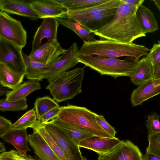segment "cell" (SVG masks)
Wrapping results in <instances>:
<instances>
[{
    "label": "cell",
    "mask_w": 160,
    "mask_h": 160,
    "mask_svg": "<svg viewBox=\"0 0 160 160\" xmlns=\"http://www.w3.org/2000/svg\"><path fill=\"white\" fill-rule=\"evenodd\" d=\"M148 140L146 152L160 156V132L148 135Z\"/></svg>",
    "instance_id": "obj_33"
},
{
    "label": "cell",
    "mask_w": 160,
    "mask_h": 160,
    "mask_svg": "<svg viewBox=\"0 0 160 160\" xmlns=\"http://www.w3.org/2000/svg\"><path fill=\"white\" fill-rule=\"evenodd\" d=\"M66 50L62 48L57 39L48 40L31 51L29 55L33 60L47 65H52Z\"/></svg>",
    "instance_id": "obj_11"
},
{
    "label": "cell",
    "mask_w": 160,
    "mask_h": 160,
    "mask_svg": "<svg viewBox=\"0 0 160 160\" xmlns=\"http://www.w3.org/2000/svg\"><path fill=\"white\" fill-rule=\"evenodd\" d=\"M39 81L29 80L21 84L8 93L6 99L8 101H17L26 98L33 91L39 90L41 87Z\"/></svg>",
    "instance_id": "obj_24"
},
{
    "label": "cell",
    "mask_w": 160,
    "mask_h": 160,
    "mask_svg": "<svg viewBox=\"0 0 160 160\" xmlns=\"http://www.w3.org/2000/svg\"><path fill=\"white\" fill-rule=\"evenodd\" d=\"M6 87L2 86L1 85L0 86V96H4L6 95V96L8 93L10 91L8 89L6 88Z\"/></svg>",
    "instance_id": "obj_43"
},
{
    "label": "cell",
    "mask_w": 160,
    "mask_h": 160,
    "mask_svg": "<svg viewBox=\"0 0 160 160\" xmlns=\"http://www.w3.org/2000/svg\"><path fill=\"white\" fill-rule=\"evenodd\" d=\"M6 150L4 144L2 142H0V152H5Z\"/></svg>",
    "instance_id": "obj_44"
},
{
    "label": "cell",
    "mask_w": 160,
    "mask_h": 160,
    "mask_svg": "<svg viewBox=\"0 0 160 160\" xmlns=\"http://www.w3.org/2000/svg\"><path fill=\"white\" fill-rule=\"evenodd\" d=\"M79 62L97 71L102 75H108L116 78L129 77L135 69L139 60L136 58L127 57L123 60L117 58L97 56L78 54Z\"/></svg>",
    "instance_id": "obj_3"
},
{
    "label": "cell",
    "mask_w": 160,
    "mask_h": 160,
    "mask_svg": "<svg viewBox=\"0 0 160 160\" xmlns=\"http://www.w3.org/2000/svg\"><path fill=\"white\" fill-rule=\"evenodd\" d=\"M60 111V107L55 108L44 115L39 121L41 123H45L52 120L58 117Z\"/></svg>",
    "instance_id": "obj_39"
},
{
    "label": "cell",
    "mask_w": 160,
    "mask_h": 160,
    "mask_svg": "<svg viewBox=\"0 0 160 160\" xmlns=\"http://www.w3.org/2000/svg\"><path fill=\"white\" fill-rule=\"evenodd\" d=\"M31 5L40 18H66L68 10L53 0L33 1L31 2Z\"/></svg>",
    "instance_id": "obj_12"
},
{
    "label": "cell",
    "mask_w": 160,
    "mask_h": 160,
    "mask_svg": "<svg viewBox=\"0 0 160 160\" xmlns=\"http://www.w3.org/2000/svg\"><path fill=\"white\" fill-rule=\"evenodd\" d=\"M108 0H65L62 5L68 11L82 10L100 4Z\"/></svg>",
    "instance_id": "obj_31"
},
{
    "label": "cell",
    "mask_w": 160,
    "mask_h": 160,
    "mask_svg": "<svg viewBox=\"0 0 160 160\" xmlns=\"http://www.w3.org/2000/svg\"><path fill=\"white\" fill-rule=\"evenodd\" d=\"M122 1L137 8L142 4L144 1V0H122Z\"/></svg>",
    "instance_id": "obj_40"
},
{
    "label": "cell",
    "mask_w": 160,
    "mask_h": 160,
    "mask_svg": "<svg viewBox=\"0 0 160 160\" xmlns=\"http://www.w3.org/2000/svg\"><path fill=\"white\" fill-rule=\"evenodd\" d=\"M58 116L60 119L84 129L94 135L101 137L113 138L103 129L96 120L97 114L86 108L72 105L60 107Z\"/></svg>",
    "instance_id": "obj_5"
},
{
    "label": "cell",
    "mask_w": 160,
    "mask_h": 160,
    "mask_svg": "<svg viewBox=\"0 0 160 160\" xmlns=\"http://www.w3.org/2000/svg\"><path fill=\"white\" fill-rule=\"evenodd\" d=\"M50 135L64 151L69 160H83L80 147L60 129L49 122L41 123Z\"/></svg>",
    "instance_id": "obj_9"
},
{
    "label": "cell",
    "mask_w": 160,
    "mask_h": 160,
    "mask_svg": "<svg viewBox=\"0 0 160 160\" xmlns=\"http://www.w3.org/2000/svg\"><path fill=\"white\" fill-rule=\"evenodd\" d=\"M118 8L104 10L78 22L92 32L110 21L115 15Z\"/></svg>",
    "instance_id": "obj_21"
},
{
    "label": "cell",
    "mask_w": 160,
    "mask_h": 160,
    "mask_svg": "<svg viewBox=\"0 0 160 160\" xmlns=\"http://www.w3.org/2000/svg\"><path fill=\"white\" fill-rule=\"evenodd\" d=\"M143 155L131 141L122 140L109 152L98 154L97 160H142Z\"/></svg>",
    "instance_id": "obj_10"
},
{
    "label": "cell",
    "mask_w": 160,
    "mask_h": 160,
    "mask_svg": "<svg viewBox=\"0 0 160 160\" xmlns=\"http://www.w3.org/2000/svg\"><path fill=\"white\" fill-rule=\"evenodd\" d=\"M153 45L149 52L145 57L148 59L153 66L160 61V41Z\"/></svg>",
    "instance_id": "obj_36"
},
{
    "label": "cell",
    "mask_w": 160,
    "mask_h": 160,
    "mask_svg": "<svg viewBox=\"0 0 160 160\" xmlns=\"http://www.w3.org/2000/svg\"><path fill=\"white\" fill-rule=\"evenodd\" d=\"M142 160H160V156L146 152L143 155Z\"/></svg>",
    "instance_id": "obj_42"
},
{
    "label": "cell",
    "mask_w": 160,
    "mask_h": 160,
    "mask_svg": "<svg viewBox=\"0 0 160 160\" xmlns=\"http://www.w3.org/2000/svg\"><path fill=\"white\" fill-rule=\"evenodd\" d=\"M28 135V142L41 160H61L35 130ZM83 160H87L86 158Z\"/></svg>",
    "instance_id": "obj_18"
},
{
    "label": "cell",
    "mask_w": 160,
    "mask_h": 160,
    "mask_svg": "<svg viewBox=\"0 0 160 160\" xmlns=\"http://www.w3.org/2000/svg\"><path fill=\"white\" fill-rule=\"evenodd\" d=\"M153 65L145 57L139 61L133 72L129 77L132 83L139 86L153 78Z\"/></svg>",
    "instance_id": "obj_22"
},
{
    "label": "cell",
    "mask_w": 160,
    "mask_h": 160,
    "mask_svg": "<svg viewBox=\"0 0 160 160\" xmlns=\"http://www.w3.org/2000/svg\"><path fill=\"white\" fill-rule=\"evenodd\" d=\"M148 51L144 46L133 42L123 43L100 39L91 42L84 41L78 54L114 58L127 56L139 60L142 56L146 55Z\"/></svg>",
    "instance_id": "obj_2"
},
{
    "label": "cell",
    "mask_w": 160,
    "mask_h": 160,
    "mask_svg": "<svg viewBox=\"0 0 160 160\" xmlns=\"http://www.w3.org/2000/svg\"><path fill=\"white\" fill-rule=\"evenodd\" d=\"M55 18L59 24L73 31L83 42H91L96 40L94 33L78 22L70 20L67 18L58 17Z\"/></svg>",
    "instance_id": "obj_27"
},
{
    "label": "cell",
    "mask_w": 160,
    "mask_h": 160,
    "mask_svg": "<svg viewBox=\"0 0 160 160\" xmlns=\"http://www.w3.org/2000/svg\"><path fill=\"white\" fill-rule=\"evenodd\" d=\"M0 11L26 17L32 20L39 17L32 8L31 2L20 0H0Z\"/></svg>",
    "instance_id": "obj_15"
},
{
    "label": "cell",
    "mask_w": 160,
    "mask_h": 160,
    "mask_svg": "<svg viewBox=\"0 0 160 160\" xmlns=\"http://www.w3.org/2000/svg\"><path fill=\"white\" fill-rule=\"evenodd\" d=\"M59 24L54 18L43 19L41 25L35 33L32 44L31 51L38 48L44 38L48 40L57 39L58 28Z\"/></svg>",
    "instance_id": "obj_16"
},
{
    "label": "cell",
    "mask_w": 160,
    "mask_h": 160,
    "mask_svg": "<svg viewBox=\"0 0 160 160\" xmlns=\"http://www.w3.org/2000/svg\"><path fill=\"white\" fill-rule=\"evenodd\" d=\"M160 115L156 112L149 115L146 120V126L148 135L160 132Z\"/></svg>",
    "instance_id": "obj_34"
},
{
    "label": "cell",
    "mask_w": 160,
    "mask_h": 160,
    "mask_svg": "<svg viewBox=\"0 0 160 160\" xmlns=\"http://www.w3.org/2000/svg\"><path fill=\"white\" fill-rule=\"evenodd\" d=\"M49 122L60 129L78 146L83 140L94 135L85 129L63 122L58 117Z\"/></svg>",
    "instance_id": "obj_19"
},
{
    "label": "cell",
    "mask_w": 160,
    "mask_h": 160,
    "mask_svg": "<svg viewBox=\"0 0 160 160\" xmlns=\"http://www.w3.org/2000/svg\"><path fill=\"white\" fill-rule=\"evenodd\" d=\"M153 1L158 8L160 12V0H154Z\"/></svg>",
    "instance_id": "obj_45"
},
{
    "label": "cell",
    "mask_w": 160,
    "mask_h": 160,
    "mask_svg": "<svg viewBox=\"0 0 160 160\" xmlns=\"http://www.w3.org/2000/svg\"><path fill=\"white\" fill-rule=\"evenodd\" d=\"M28 107L26 98L17 101H8L6 99L0 100V111L2 112L25 110Z\"/></svg>",
    "instance_id": "obj_32"
},
{
    "label": "cell",
    "mask_w": 160,
    "mask_h": 160,
    "mask_svg": "<svg viewBox=\"0 0 160 160\" xmlns=\"http://www.w3.org/2000/svg\"><path fill=\"white\" fill-rule=\"evenodd\" d=\"M153 76L155 79L160 78V61L153 66Z\"/></svg>",
    "instance_id": "obj_41"
},
{
    "label": "cell",
    "mask_w": 160,
    "mask_h": 160,
    "mask_svg": "<svg viewBox=\"0 0 160 160\" xmlns=\"http://www.w3.org/2000/svg\"><path fill=\"white\" fill-rule=\"evenodd\" d=\"M0 160H41L30 155L23 156L17 151L12 150L2 152L0 155Z\"/></svg>",
    "instance_id": "obj_35"
},
{
    "label": "cell",
    "mask_w": 160,
    "mask_h": 160,
    "mask_svg": "<svg viewBox=\"0 0 160 160\" xmlns=\"http://www.w3.org/2000/svg\"><path fill=\"white\" fill-rule=\"evenodd\" d=\"M78 51L77 44L73 42L65 53L46 70L44 77L48 82H51L79 62L77 58Z\"/></svg>",
    "instance_id": "obj_8"
},
{
    "label": "cell",
    "mask_w": 160,
    "mask_h": 160,
    "mask_svg": "<svg viewBox=\"0 0 160 160\" xmlns=\"http://www.w3.org/2000/svg\"><path fill=\"white\" fill-rule=\"evenodd\" d=\"M160 94V78H152L133 90L130 100L132 106L141 105L144 101Z\"/></svg>",
    "instance_id": "obj_13"
},
{
    "label": "cell",
    "mask_w": 160,
    "mask_h": 160,
    "mask_svg": "<svg viewBox=\"0 0 160 160\" xmlns=\"http://www.w3.org/2000/svg\"><path fill=\"white\" fill-rule=\"evenodd\" d=\"M120 2V0H108L105 2L85 9L76 11L68 10L66 18L70 20L78 22L92 16L101 11L118 8Z\"/></svg>",
    "instance_id": "obj_17"
},
{
    "label": "cell",
    "mask_w": 160,
    "mask_h": 160,
    "mask_svg": "<svg viewBox=\"0 0 160 160\" xmlns=\"http://www.w3.org/2000/svg\"><path fill=\"white\" fill-rule=\"evenodd\" d=\"M122 141L115 137L107 138L93 135L82 141L78 146L94 151L98 154H103L110 151Z\"/></svg>",
    "instance_id": "obj_14"
},
{
    "label": "cell",
    "mask_w": 160,
    "mask_h": 160,
    "mask_svg": "<svg viewBox=\"0 0 160 160\" xmlns=\"http://www.w3.org/2000/svg\"><path fill=\"white\" fill-rule=\"evenodd\" d=\"M136 15L138 21L146 34L159 29L153 12L142 4L137 9Z\"/></svg>",
    "instance_id": "obj_25"
},
{
    "label": "cell",
    "mask_w": 160,
    "mask_h": 160,
    "mask_svg": "<svg viewBox=\"0 0 160 160\" xmlns=\"http://www.w3.org/2000/svg\"><path fill=\"white\" fill-rule=\"evenodd\" d=\"M22 48L0 37V62L15 72L25 75L26 66Z\"/></svg>",
    "instance_id": "obj_7"
},
{
    "label": "cell",
    "mask_w": 160,
    "mask_h": 160,
    "mask_svg": "<svg viewBox=\"0 0 160 160\" xmlns=\"http://www.w3.org/2000/svg\"><path fill=\"white\" fill-rule=\"evenodd\" d=\"M84 68L78 67L66 71L50 82L46 87L57 102L72 99L82 92Z\"/></svg>",
    "instance_id": "obj_4"
},
{
    "label": "cell",
    "mask_w": 160,
    "mask_h": 160,
    "mask_svg": "<svg viewBox=\"0 0 160 160\" xmlns=\"http://www.w3.org/2000/svg\"><path fill=\"white\" fill-rule=\"evenodd\" d=\"M13 124L2 116H0V136L1 138L11 129Z\"/></svg>",
    "instance_id": "obj_38"
},
{
    "label": "cell",
    "mask_w": 160,
    "mask_h": 160,
    "mask_svg": "<svg viewBox=\"0 0 160 160\" xmlns=\"http://www.w3.org/2000/svg\"><path fill=\"white\" fill-rule=\"evenodd\" d=\"M138 8L120 0L113 18L92 32L100 39L126 43H132L137 38L146 36L136 17Z\"/></svg>",
    "instance_id": "obj_1"
},
{
    "label": "cell",
    "mask_w": 160,
    "mask_h": 160,
    "mask_svg": "<svg viewBox=\"0 0 160 160\" xmlns=\"http://www.w3.org/2000/svg\"><path fill=\"white\" fill-rule=\"evenodd\" d=\"M0 37L22 48L27 42V33L20 21L0 11Z\"/></svg>",
    "instance_id": "obj_6"
},
{
    "label": "cell",
    "mask_w": 160,
    "mask_h": 160,
    "mask_svg": "<svg viewBox=\"0 0 160 160\" xmlns=\"http://www.w3.org/2000/svg\"><path fill=\"white\" fill-rule=\"evenodd\" d=\"M26 66L25 76L29 80L42 81L44 78L46 70L51 65H47L35 60L22 52Z\"/></svg>",
    "instance_id": "obj_23"
},
{
    "label": "cell",
    "mask_w": 160,
    "mask_h": 160,
    "mask_svg": "<svg viewBox=\"0 0 160 160\" xmlns=\"http://www.w3.org/2000/svg\"><path fill=\"white\" fill-rule=\"evenodd\" d=\"M24 76L13 71L3 63L0 62L1 85L13 89L21 84Z\"/></svg>",
    "instance_id": "obj_26"
},
{
    "label": "cell",
    "mask_w": 160,
    "mask_h": 160,
    "mask_svg": "<svg viewBox=\"0 0 160 160\" xmlns=\"http://www.w3.org/2000/svg\"><path fill=\"white\" fill-rule=\"evenodd\" d=\"M4 141L12 144L21 154L27 156L31 150L28 144L29 137L27 129H11L1 138Z\"/></svg>",
    "instance_id": "obj_20"
},
{
    "label": "cell",
    "mask_w": 160,
    "mask_h": 160,
    "mask_svg": "<svg viewBox=\"0 0 160 160\" xmlns=\"http://www.w3.org/2000/svg\"><path fill=\"white\" fill-rule=\"evenodd\" d=\"M96 120L98 124L103 129L112 136L115 137L116 132L114 128L107 122L102 115L97 114Z\"/></svg>",
    "instance_id": "obj_37"
},
{
    "label": "cell",
    "mask_w": 160,
    "mask_h": 160,
    "mask_svg": "<svg viewBox=\"0 0 160 160\" xmlns=\"http://www.w3.org/2000/svg\"><path fill=\"white\" fill-rule=\"evenodd\" d=\"M42 137L48 145L61 160H69L65 152L50 135L41 123L33 129Z\"/></svg>",
    "instance_id": "obj_28"
},
{
    "label": "cell",
    "mask_w": 160,
    "mask_h": 160,
    "mask_svg": "<svg viewBox=\"0 0 160 160\" xmlns=\"http://www.w3.org/2000/svg\"><path fill=\"white\" fill-rule=\"evenodd\" d=\"M34 105L38 121L48 111L55 108L59 107L57 102L48 96L37 98L34 103Z\"/></svg>",
    "instance_id": "obj_30"
},
{
    "label": "cell",
    "mask_w": 160,
    "mask_h": 160,
    "mask_svg": "<svg viewBox=\"0 0 160 160\" xmlns=\"http://www.w3.org/2000/svg\"><path fill=\"white\" fill-rule=\"evenodd\" d=\"M37 119L34 108L32 109L27 112L13 124L11 129L22 130L28 128L33 129L40 123Z\"/></svg>",
    "instance_id": "obj_29"
}]
</instances>
